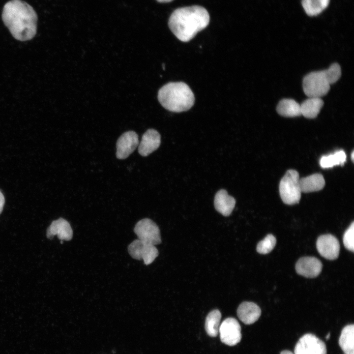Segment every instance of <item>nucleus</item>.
Here are the masks:
<instances>
[{
  "label": "nucleus",
  "mask_w": 354,
  "mask_h": 354,
  "mask_svg": "<svg viewBox=\"0 0 354 354\" xmlns=\"http://www.w3.org/2000/svg\"><path fill=\"white\" fill-rule=\"evenodd\" d=\"M47 237L52 239L57 235L60 240H70L73 237V230L69 223L62 218L54 220L47 230Z\"/></svg>",
  "instance_id": "14"
},
{
  "label": "nucleus",
  "mask_w": 354,
  "mask_h": 354,
  "mask_svg": "<svg viewBox=\"0 0 354 354\" xmlns=\"http://www.w3.org/2000/svg\"><path fill=\"white\" fill-rule=\"evenodd\" d=\"M322 264L314 257H303L300 258L295 264L296 272L307 278L318 276L322 269Z\"/></svg>",
  "instance_id": "12"
},
{
  "label": "nucleus",
  "mask_w": 354,
  "mask_h": 354,
  "mask_svg": "<svg viewBox=\"0 0 354 354\" xmlns=\"http://www.w3.org/2000/svg\"><path fill=\"white\" fill-rule=\"evenodd\" d=\"M346 160V155L343 150L337 151L332 154L323 156L320 159V164L323 168L332 167L334 166L343 165Z\"/></svg>",
  "instance_id": "23"
},
{
  "label": "nucleus",
  "mask_w": 354,
  "mask_h": 354,
  "mask_svg": "<svg viewBox=\"0 0 354 354\" xmlns=\"http://www.w3.org/2000/svg\"><path fill=\"white\" fill-rule=\"evenodd\" d=\"M5 204V198L3 194L0 190V214L3 210L4 205Z\"/></svg>",
  "instance_id": "27"
},
{
  "label": "nucleus",
  "mask_w": 354,
  "mask_h": 354,
  "mask_svg": "<svg viewBox=\"0 0 354 354\" xmlns=\"http://www.w3.org/2000/svg\"><path fill=\"white\" fill-rule=\"evenodd\" d=\"M209 15L199 5L178 8L171 15L168 25L174 35L182 42H188L205 29L209 22Z\"/></svg>",
  "instance_id": "2"
},
{
  "label": "nucleus",
  "mask_w": 354,
  "mask_h": 354,
  "mask_svg": "<svg viewBox=\"0 0 354 354\" xmlns=\"http://www.w3.org/2000/svg\"><path fill=\"white\" fill-rule=\"evenodd\" d=\"M60 243H63V240H60Z\"/></svg>",
  "instance_id": "32"
},
{
  "label": "nucleus",
  "mask_w": 354,
  "mask_h": 354,
  "mask_svg": "<svg viewBox=\"0 0 354 354\" xmlns=\"http://www.w3.org/2000/svg\"><path fill=\"white\" fill-rule=\"evenodd\" d=\"M134 232L140 240L154 245L161 242L159 227L149 218H144L139 221L135 226Z\"/></svg>",
  "instance_id": "7"
},
{
  "label": "nucleus",
  "mask_w": 354,
  "mask_h": 354,
  "mask_svg": "<svg viewBox=\"0 0 354 354\" xmlns=\"http://www.w3.org/2000/svg\"><path fill=\"white\" fill-rule=\"evenodd\" d=\"M300 105L301 115L306 118H314L319 114L324 101L319 97H308Z\"/></svg>",
  "instance_id": "18"
},
{
  "label": "nucleus",
  "mask_w": 354,
  "mask_h": 354,
  "mask_svg": "<svg viewBox=\"0 0 354 354\" xmlns=\"http://www.w3.org/2000/svg\"><path fill=\"white\" fill-rule=\"evenodd\" d=\"M330 333H328V334L326 335V336H325V338H326V340H328V339H329V337H330Z\"/></svg>",
  "instance_id": "30"
},
{
  "label": "nucleus",
  "mask_w": 354,
  "mask_h": 354,
  "mask_svg": "<svg viewBox=\"0 0 354 354\" xmlns=\"http://www.w3.org/2000/svg\"><path fill=\"white\" fill-rule=\"evenodd\" d=\"M316 247L321 256L327 260H335L339 256L340 244L337 238L332 235L320 236L316 242Z\"/></svg>",
  "instance_id": "10"
},
{
  "label": "nucleus",
  "mask_w": 354,
  "mask_h": 354,
  "mask_svg": "<svg viewBox=\"0 0 354 354\" xmlns=\"http://www.w3.org/2000/svg\"><path fill=\"white\" fill-rule=\"evenodd\" d=\"M237 314L242 322L246 324H251L259 319L261 315V310L256 303L244 301L239 305Z\"/></svg>",
  "instance_id": "15"
},
{
  "label": "nucleus",
  "mask_w": 354,
  "mask_h": 354,
  "mask_svg": "<svg viewBox=\"0 0 354 354\" xmlns=\"http://www.w3.org/2000/svg\"><path fill=\"white\" fill-rule=\"evenodd\" d=\"M294 354H326L324 343L311 333L302 336L295 345Z\"/></svg>",
  "instance_id": "8"
},
{
  "label": "nucleus",
  "mask_w": 354,
  "mask_h": 354,
  "mask_svg": "<svg viewBox=\"0 0 354 354\" xmlns=\"http://www.w3.org/2000/svg\"><path fill=\"white\" fill-rule=\"evenodd\" d=\"M236 205L235 198L229 195L224 189L219 190L215 194L214 205L215 209L225 216H229Z\"/></svg>",
  "instance_id": "16"
},
{
  "label": "nucleus",
  "mask_w": 354,
  "mask_h": 354,
  "mask_svg": "<svg viewBox=\"0 0 354 354\" xmlns=\"http://www.w3.org/2000/svg\"><path fill=\"white\" fill-rule=\"evenodd\" d=\"M329 2V0H302V5L308 15L313 16L321 13Z\"/></svg>",
  "instance_id": "22"
},
{
  "label": "nucleus",
  "mask_w": 354,
  "mask_h": 354,
  "mask_svg": "<svg viewBox=\"0 0 354 354\" xmlns=\"http://www.w3.org/2000/svg\"><path fill=\"white\" fill-rule=\"evenodd\" d=\"M139 139L137 134L133 131L123 133L118 139L116 144V156L119 159L127 158L138 147Z\"/></svg>",
  "instance_id": "11"
},
{
  "label": "nucleus",
  "mask_w": 354,
  "mask_h": 354,
  "mask_svg": "<svg viewBox=\"0 0 354 354\" xmlns=\"http://www.w3.org/2000/svg\"><path fill=\"white\" fill-rule=\"evenodd\" d=\"M354 151H353L351 154V158H352V161H354Z\"/></svg>",
  "instance_id": "31"
},
{
  "label": "nucleus",
  "mask_w": 354,
  "mask_h": 354,
  "mask_svg": "<svg viewBox=\"0 0 354 354\" xmlns=\"http://www.w3.org/2000/svg\"><path fill=\"white\" fill-rule=\"evenodd\" d=\"M157 1L159 2H171L173 0H156Z\"/></svg>",
  "instance_id": "29"
},
{
  "label": "nucleus",
  "mask_w": 354,
  "mask_h": 354,
  "mask_svg": "<svg viewBox=\"0 0 354 354\" xmlns=\"http://www.w3.org/2000/svg\"><path fill=\"white\" fill-rule=\"evenodd\" d=\"M161 144V136L156 130L149 129L143 135L138 145V152L142 156H147L156 150Z\"/></svg>",
  "instance_id": "13"
},
{
  "label": "nucleus",
  "mask_w": 354,
  "mask_h": 354,
  "mask_svg": "<svg viewBox=\"0 0 354 354\" xmlns=\"http://www.w3.org/2000/svg\"><path fill=\"white\" fill-rule=\"evenodd\" d=\"M354 325L345 326L339 339V344L345 354H354Z\"/></svg>",
  "instance_id": "19"
},
{
  "label": "nucleus",
  "mask_w": 354,
  "mask_h": 354,
  "mask_svg": "<svg viewBox=\"0 0 354 354\" xmlns=\"http://www.w3.org/2000/svg\"><path fill=\"white\" fill-rule=\"evenodd\" d=\"M2 18L12 36L25 41L36 33L37 16L33 8L21 0H11L4 6Z\"/></svg>",
  "instance_id": "1"
},
{
  "label": "nucleus",
  "mask_w": 354,
  "mask_h": 354,
  "mask_svg": "<svg viewBox=\"0 0 354 354\" xmlns=\"http://www.w3.org/2000/svg\"><path fill=\"white\" fill-rule=\"evenodd\" d=\"M301 192L308 193L321 190L325 185V180L321 174H314L299 179Z\"/></svg>",
  "instance_id": "17"
},
{
  "label": "nucleus",
  "mask_w": 354,
  "mask_h": 354,
  "mask_svg": "<svg viewBox=\"0 0 354 354\" xmlns=\"http://www.w3.org/2000/svg\"><path fill=\"white\" fill-rule=\"evenodd\" d=\"M354 223L353 222L343 236V243L345 248L349 251H354Z\"/></svg>",
  "instance_id": "25"
},
{
  "label": "nucleus",
  "mask_w": 354,
  "mask_h": 354,
  "mask_svg": "<svg viewBox=\"0 0 354 354\" xmlns=\"http://www.w3.org/2000/svg\"><path fill=\"white\" fill-rule=\"evenodd\" d=\"M277 113L284 117H295L301 115L300 105L292 99H282L276 107Z\"/></svg>",
  "instance_id": "20"
},
{
  "label": "nucleus",
  "mask_w": 354,
  "mask_h": 354,
  "mask_svg": "<svg viewBox=\"0 0 354 354\" xmlns=\"http://www.w3.org/2000/svg\"><path fill=\"white\" fill-rule=\"evenodd\" d=\"M325 72L330 85L336 83L341 75V69L339 64L332 63Z\"/></svg>",
  "instance_id": "26"
},
{
  "label": "nucleus",
  "mask_w": 354,
  "mask_h": 354,
  "mask_svg": "<svg viewBox=\"0 0 354 354\" xmlns=\"http://www.w3.org/2000/svg\"><path fill=\"white\" fill-rule=\"evenodd\" d=\"M219 332L222 342L228 346L236 345L241 339L240 325L234 318H228L223 321L220 325Z\"/></svg>",
  "instance_id": "9"
},
{
  "label": "nucleus",
  "mask_w": 354,
  "mask_h": 354,
  "mask_svg": "<svg viewBox=\"0 0 354 354\" xmlns=\"http://www.w3.org/2000/svg\"><path fill=\"white\" fill-rule=\"evenodd\" d=\"M157 97L165 109L176 113L188 111L195 102V96L191 89L182 82L165 84L159 89Z\"/></svg>",
  "instance_id": "3"
},
{
  "label": "nucleus",
  "mask_w": 354,
  "mask_h": 354,
  "mask_svg": "<svg viewBox=\"0 0 354 354\" xmlns=\"http://www.w3.org/2000/svg\"><path fill=\"white\" fill-rule=\"evenodd\" d=\"M280 354H294L292 352L288 350L283 351L280 353Z\"/></svg>",
  "instance_id": "28"
},
{
  "label": "nucleus",
  "mask_w": 354,
  "mask_h": 354,
  "mask_svg": "<svg viewBox=\"0 0 354 354\" xmlns=\"http://www.w3.org/2000/svg\"><path fill=\"white\" fill-rule=\"evenodd\" d=\"M221 318V314L217 309L211 311L206 316L205 329L209 336L215 337L219 333Z\"/></svg>",
  "instance_id": "21"
},
{
  "label": "nucleus",
  "mask_w": 354,
  "mask_h": 354,
  "mask_svg": "<svg viewBox=\"0 0 354 354\" xmlns=\"http://www.w3.org/2000/svg\"><path fill=\"white\" fill-rule=\"evenodd\" d=\"M130 255L134 259L143 260L146 265L152 263L158 255V251L154 245L137 239L128 246Z\"/></svg>",
  "instance_id": "6"
},
{
  "label": "nucleus",
  "mask_w": 354,
  "mask_h": 354,
  "mask_svg": "<svg viewBox=\"0 0 354 354\" xmlns=\"http://www.w3.org/2000/svg\"><path fill=\"white\" fill-rule=\"evenodd\" d=\"M276 243V238L271 234L267 235L257 244V251L261 254H266L274 248Z\"/></svg>",
  "instance_id": "24"
},
{
  "label": "nucleus",
  "mask_w": 354,
  "mask_h": 354,
  "mask_svg": "<svg viewBox=\"0 0 354 354\" xmlns=\"http://www.w3.org/2000/svg\"><path fill=\"white\" fill-rule=\"evenodd\" d=\"M279 193L282 201L287 205L298 203L301 198L298 173L295 170H288L281 179Z\"/></svg>",
  "instance_id": "4"
},
{
  "label": "nucleus",
  "mask_w": 354,
  "mask_h": 354,
  "mask_svg": "<svg viewBox=\"0 0 354 354\" xmlns=\"http://www.w3.org/2000/svg\"><path fill=\"white\" fill-rule=\"evenodd\" d=\"M330 85L325 70L310 72L303 79V91L308 97L321 98L327 93Z\"/></svg>",
  "instance_id": "5"
}]
</instances>
